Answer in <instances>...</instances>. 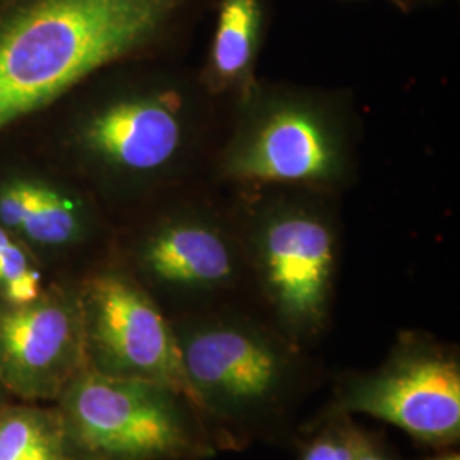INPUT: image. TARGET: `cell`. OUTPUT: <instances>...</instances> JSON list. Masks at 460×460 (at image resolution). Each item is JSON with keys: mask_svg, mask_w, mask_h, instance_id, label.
I'll return each mask as SVG.
<instances>
[{"mask_svg": "<svg viewBox=\"0 0 460 460\" xmlns=\"http://www.w3.org/2000/svg\"><path fill=\"white\" fill-rule=\"evenodd\" d=\"M215 0H0V133L108 66L167 49Z\"/></svg>", "mask_w": 460, "mask_h": 460, "instance_id": "cell-1", "label": "cell"}, {"mask_svg": "<svg viewBox=\"0 0 460 460\" xmlns=\"http://www.w3.org/2000/svg\"><path fill=\"white\" fill-rule=\"evenodd\" d=\"M222 150L218 172L247 190L329 193L351 171L345 121L328 102L296 91L254 87Z\"/></svg>", "mask_w": 460, "mask_h": 460, "instance_id": "cell-2", "label": "cell"}, {"mask_svg": "<svg viewBox=\"0 0 460 460\" xmlns=\"http://www.w3.org/2000/svg\"><path fill=\"white\" fill-rule=\"evenodd\" d=\"M57 408L74 460H197L212 454L197 406L159 384L85 368Z\"/></svg>", "mask_w": 460, "mask_h": 460, "instance_id": "cell-3", "label": "cell"}, {"mask_svg": "<svg viewBox=\"0 0 460 460\" xmlns=\"http://www.w3.org/2000/svg\"><path fill=\"white\" fill-rule=\"evenodd\" d=\"M247 260L287 331H321L338 264V235L326 210L304 197L266 201L247 227Z\"/></svg>", "mask_w": 460, "mask_h": 460, "instance_id": "cell-4", "label": "cell"}, {"mask_svg": "<svg viewBox=\"0 0 460 460\" xmlns=\"http://www.w3.org/2000/svg\"><path fill=\"white\" fill-rule=\"evenodd\" d=\"M203 119L193 85L154 84L89 110L75 128V146L91 164L110 174L155 178L195 155Z\"/></svg>", "mask_w": 460, "mask_h": 460, "instance_id": "cell-5", "label": "cell"}, {"mask_svg": "<svg viewBox=\"0 0 460 460\" xmlns=\"http://www.w3.org/2000/svg\"><path fill=\"white\" fill-rule=\"evenodd\" d=\"M77 292L87 370L159 384L195 404L174 324L132 275L115 268L101 270Z\"/></svg>", "mask_w": 460, "mask_h": 460, "instance_id": "cell-6", "label": "cell"}, {"mask_svg": "<svg viewBox=\"0 0 460 460\" xmlns=\"http://www.w3.org/2000/svg\"><path fill=\"white\" fill-rule=\"evenodd\" d=\"M174 331L195 404L215 416L261 411L277 401L290 376L287 349L246 321L197 317Z\"/></svg>", "mask_w": 460, "mask_h": 460, "instance_id": "cell-7", "label": "cell"}, {"mask_svg": "<svg viewBox=\"0 0 460 460\" xmlns=\"http://www.w3.org/2000/svg\"><path fill=\"white\" fill-rule=\"evenodd\" d=\"M336 408L387 421L421 444H456L460 437L457 355L427 338L402 336L378 370L346 384Z\"/></svg>", "mask_w": 460, "mask_h": 460, "instance_id": "cell-8", "label": "cell"}, {"mask_svg": "<svg viewBox=\"0 0 460 460\" xmlns=\"http://www.w3.org/2000/svg\"><path fill=\"white\" fill-rule=\"evenodd\" d=\"M85 365L77 290L58 287L28 304L0 302V385L26 402H57Z\"/></svg>", "mask_w": 460, "mask_h": 460, "instance_id": "cell-9", "label": "cell"}, {"mask_svg": "<svg viewBox=\"0 0 460 460\" xmlns=\"http://www.w3.org/2000/svg\"><path fill=\"white\" fill-rule=\"evenodd\" d=\"M137 261L161 288L205 296L235 287L244 251L214 215L191 208L167 217L150 230L137 249Z\"/></svg>", "mask_w": 460, "mask_h": 460, "instance_id": "cell-10", "label": "cell"}, {"mask_svg": "<svg viewBox=\"0 0 460 460\" xmlns=\"http://www.w3.org/2000/svg\"><path fill=\"white\" fill-rule=\"evenodd\" d=\"M214 7L203 89L210 96L237 94L241 102L256 87L254 68L270 21V0H215Z\"/></svg>", "mask_w": 460, "mask_h": 460, "instance_id": "cell-11", "label": "cell"}, {"mask_svg": "<svg viewBox=\"0 0 460 460\" xmlns=\"http://www.w3.org/2000/svg\"><path fill=\"white\" fill-rule=\"evenodd\" d=\"M0 226L31 249H66L84 241L89 218L83 201L36 180L0 184Z\"/></svg>", "mask_w": 460, "mask_h": 460, "instance_id": "cell-12", "label": "cell"}, {"mask_svg": "<svg viewBox=\"0 0 460 460\" xmlns=\"http://www.w3.org/2000/svg\"><path fill=\"white\" fill-rule=\"evenodd\" d=\"M0 460H74L58 408L0 406Z\"/></svg>", "mask_w": 460, "mask_h": 460, "instance_id": "cell-13", "label": "cell"}, {"mask_svg": "<svg viewBox=\"0 0 460 460\" xmlns=\"http://www.w3.org/2000/svg\"><path fill=\"white\" fill-rule=\"evenodd\" d=\"M45 292L33 249L0 226V302L28 304Z\"/></svg>", "mask_w": 460, "mask_h": 460, "instance_id": "cell-14", "label": "cell"}, {"mask_svg": "<svg viewBox=\"0 0 460 460\" xmlns=\"http://www.w3.org/2000/svg\"><path fill=\"white\" fill-rule=\"evenodd\" d=\"M360 435L343 416L332 420L304 447L302 460H355Z\"/></svg>", "mask_w": 460, "mask_h": 460, "instance_id": "cell-15", "label": "cell"}, {"mask_svg": "<svg viewBox=\"0 0 460 460\" xmlns=\"http://www.w3.org/2000/svg\"><path fill=\"white\" fill-rule=\"evenodd\" d=\"M355 460H393L387 452L382 448V445H378L372 437L362 433L360 435V442H358V450Z\"/></svg>", "mask_w": 460, "mask_h": 460, "instance_id": "cell-16", "label": "cell"}, {"mask_svg": "<svg viewBox=\"0 0 460 460\" xmlns=\"http://www.w3.org/2000/svg\"><path fill=\"white\" fill-rule=\"evenodd\" d=\"M395 5L402 11H414L418 7H427V5H435L444 0H393Z\"/></svg>", "mask_w": 460, "mask_h": 460, "instance_id": "cell-17", "label": "cell"}, {"mask_svg": "<svg viewBox=\"0 0 460 460\" xmlns=\"http://www.w3.org/2000/svg\"><path fill=\"white\" fill-rule=\"evenodd\" d=\"M428 460H460V457L457 452H448V454H444V456H438V457Z\"/></svg>", "mask_w": 460, "mask_h": 460, "instance_id": "cell-18", "label": "cell"}, {"mask_svg": "<svg viewBox=\"0 0 460 460\" xmlns=\"http://www.w3.org/2000/svg\"><path fill=\"white\" fill-rule=\"evenodd\" d=\"M2 391H4V389H2V385H0V394H2Z\"/></svg>", "mask_w": 460, "mask_h": 460, "instance_id": "cell-19", "label": "cell"}]
</instances>
